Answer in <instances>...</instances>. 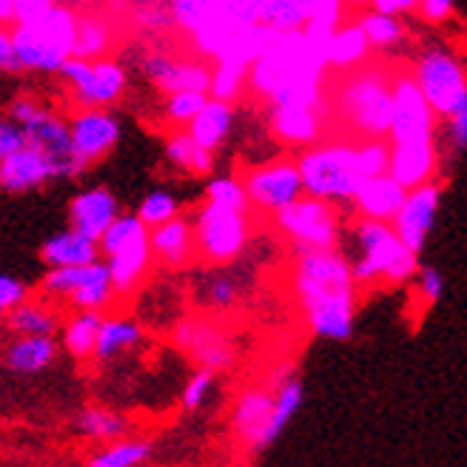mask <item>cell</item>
Instances as JSON below:
<instances>
[{
  "instance_id": "52",
  "label": "cell",
  "mask_w": 467,
  "mask_h": 467,
  "mask_svg": "<svg viewBox=\"0 0 467 467\" xmlns=\"http://www.w3.org/2000/svg\"><path fill=\"white\" fill-rule=\"evenodd\" d=\"M416 15L431 26H445L456 17V0H419Z\"/></svg>"
},
{
  "instance_id": "37",
  "label": "cell",
  "mask_w": 467,
  "mask_h": 467,
  "mask_svg": "<svg viewBox=\"0 0 467 467\" xmlns=\"http://www.w3.org/2000/svg\"><path fill=\"white\" fill-rule=\"evenodd\" d=\"M162 151L169 166L185 177H208L214 171V151L202 149L185 129H169Z\"/></svg>"
},
{
  "instance_id": "22",
  "label": "cell",
  "mask_w": 467,
  "mask_h": 467,
  "mask_svg": "<svg viewBox=\"0 0 467 467\" xmlns=\"http://www.w3.org/2000/svg\"><path fill=\"white\" fill-rule=\"evenodd\" d=\"M265 126L268 134L285 149H308L319 140L328 137V129L334 126L331 120V106H276L265 109Z\"/></svg>"
},
{
  "instance_id": "17",
  "label": "cell",
  "mask_w": 467,
  "mask_h": 467,
  "mask_svg": "<svg viewBox=\"0 0 467 467\" xmlns=\"http://www.w3.org/2000/svg\"><path fill=\"white\" fill-rule=\"evenodd\" d=\"M240 177L245 185V197H248L251 212L260 217H268V220L306 194L296 157H288V154L254 162V166H248Z\"/></svg>"
},
{
  "instance_id": "38",
  "label": "cell",
  "mask_w": 467,
  "mask_h": 467,
  "mask_svg": "<svg viewBox=\"0 0 467 467\" xmlns=\"http://www.w3.org/2000/svg\"><path fill=\"white\" fill-rule=\"evenodd\" d=\"M359 26L370 43V49L377 57H388L405 49V43L410 37V29L405 17H396V15H385L377 9H362V15L357 17Z\"/></svg>"
},
{
  "instance_id": "6",
  "label": "cell",
  "mask_w": 467,
  "mask_h": 467,
  "mask_svg": "<svg viewBox=\"0 0 467 467\" xmlns=\"http://www.w3.org/2000/svg\"><path fill=\"white\" fill-rule=\"evenodd\" d=\"M80 9L55 4L37 15L20 17L9 29L17 72L32 75H60L66 60L75 57Z\"/></svg>"
},
{
  "instance_id": "2",
  "label": "cell",
  "mask_w": 467,
  "mask_h": 467,
  "mask_svg": "<svg viewBox=\"0 0 467 467\" xmlns=\"http://www.w3.org/2000/svg\"><path fill=\"white\" fill-rule=\"evenodd\" d=\"M331 68L325 60V43L306 32H274L263 55L248 68V95L276 106H331Z\"/></svg>"
},
{
  "instance_id": "39",
  "label": "cell",
  "mask_w": 467,
  "mask_h": 467,
  "mask_svg": "<svg viewBox=\"0 0 467 467\" xmlns=\"http://www.w3.org/2000/svg\"><path fill=\"white\" fill-rule=\"evenodd\" d=\"M117 40L114 20L100 9H83L78 17L75 57H109Z\"/></svg>"
},
{
  "instance_id": "41",
  "label": "cell",
  "mask_w": 467,
  "mask_h": 467,
  "mask_svg": "<svg viewBox=\"0 0 467 467\" xmlns=\"http://www.w3.org/2000/svg\"><path fill=\"white\" fill-rule=\"evenodd\" d=\"M151 451H154V445L149 439L123 436V439H114L100 451L91 453L86 459V467H140L149 462Z\"/></svg>"
},
{
  "instance_id": "32",
  "label": "cell",
  "mask_w": 467,
  "mask_h": 467,
  "mask_svg": "<svg viewBox=\"0 0 467 467\" xmlns=\"http://www.w3.org/2000/svg\"><path fill=\"white\" fill-rule=\"evenodd\" d=\"M325 60H328L331 75L354 72V68L373 60V49L359 26V20L348 17L345 23H339L334 35L328 37V46H325Z\"/></svg>"
},
{
  "instance_id": "13",
  "label": "cell",
  "mask_w": 467,
  "mask_h": 467,
  "mask_svg": "<svg viewBox=\"0 0 467 467\" xmlns=\"http://www.w3.org/2000/svg\"><path fill=\"white\" fill-rule=\"evenodd\" d=\"M274 231L283 237L294 254L302 251H328L342 243V214L339 205L319 197L302 194L296 202L271 217Z\"/></svg>"
},
{
  "instance_id": "58",
  "label": "cell",
  "mask_w": 467,
  "mask_h": 467,
  "mask_svg": "<svg viewBox=\"0 0 467 467\" xmlns=\"http://www.w3.org/2000/svg\"><path fill=\"white\" fill-rule=\"evenodd\" d=\"M348 4H350V9H368L370 0H348Z\"/></svg>"
},
{
  "instance_id": "29",
  "label": "cell",
  "mask_w": 467,
  "mask_h": 467,
  "mask_svg": "<svg viewBox=\"0 0 467 467\" xmlns=\"http://www.w3.org/2000/svg\"><path fill=\"white\" fill-rule=\"evenodd\" d=\"M146 325L137 317L129 314H109L103 317L100 334H98V348H95V362L98 365H111L123 359L131 350H137L146 342Z\"/></svg>"
},
{
  "instance_id": "55",
  "label": "cell",
  "mask_w": 467,
  "mask_h": 467,
  "mask_svg": "<svg viewBox=\"0 0 467 467\" xmlns=\"http://www.w3.org/2000/svg\"><path fill=\"white\" fill-rule=\"evenodd\" d=\"M17 20V0H0V29H12Z\"/></svg>"
},
{
  "instance_id": "12",
  "label": "cell",
  "mask_w": 467,
  "mask_h": 467,
  "mask_svg": "<svg viewBox=\"0 0 467 467\" xmlns=\"http://www.w3.org/2000/svg\"><path fill=\"white\" fill-rule=\"evenodd\" d=\"M194 243H197V260L202 265L223 268L243 260L254 240V217L251 212L240 208H225L217 202L202 200L194 214Z\"/></svg>"
},
{
  "instance_id": "44",
  "label": "cell",
  "mask_w": 467,
  "mask_h": 467,
  "mask_svg": "<svg viewBox=\"0 0 467 467\" xmlns=\"http://www.w3.org/2000/svg\"><path fill=\"white\" fill-rule=\"evenodd\" d=\"M182 202L177 200V194L174 192H169V189H154V192H149L143 200H140V205H137V217L143 220L149 228H157V225H162V223H169V220H174V217H180L182 212Z\"/></svg>"
},
{
  "instance_id": "34",
  "label": "cell",
  "mask_w": 467,
  "mask_h": 467,
  "mask_svg": "<svg viewBox=\"0 0 467 467\" xmlns=\"http://www.w3.org/2000/svg\"><path fill=\"white\" fill-rule=\"evenodd\" d=\"M234 126H237V103L208 98L205 106L200 109V114L189 123V129H185V131H189L202 149L217 154L228 143Z\"/></svg>"
},
{
  "instance_id": "31",
  "label": "cell",
  "mask_w": 467,
  "mask_h": 467,
  "mask_svg": "<svg viewBox=\"0 0 467 467\" xmlns=\"http://www.w3.org/2000/svg\"><path fill=\"white\" fill-rule=\"evenodd\" d=\"M40 260L46 268H72V265H88L100 260V243L95 237H86L78 228H63L52 234L40 245Z\"/></svg>"
},
{
  "instance_id": "9",
  "label": "cell",
  "mask_w": 467,
  "mask_h": 467,
  "mask_svg": "<svg viewBox=\"0 0 467 467\" xmlns=\"http://www.w3.org/2000/svg\"><path fill=\"white\" fill-rule=\"evenodd\" d=\"M296 166L306 194L334 205H350L365 180L357 166V137H325L296 154Z\"/></svg>"
},
{
  "instance_id": "8",
  "label": "cell",
  "mask_w": 467,
  "mask_h": 467,
  "mask_svg": "<svg viewBox=\"0 0 467 467\" xmlns=\"http://www.w3.org/2000/svg\"><path fill=\"white\" fill-rule=\"evenodd\" d=\"M6 114L20 126L26 146H32L46 162H49L55 180H75L86 171V166L72 146L68 120L55 106H49L37 95H17L6 106Z\"/></svg>"
},
{
  "instance_id": "40",
  "label": "cell",
  "mask_w": 467,
  "mask_h": 467,
  "mask_svg": "<svg viewBox=\"0 0 467 467\" xmlns=\"http://www.w3.org/2000/svg\"><path fill=\"white\" fill-rule=\"evenodd\" d=\"M75 431L88 441L109 445L114 439L129 436V419L106 405H86L75 416Z\"/></svg>"
},
{
  "instance_id": "26",
  "label": "cell",
  "mask_w": 467,
  "mask_h": 467,
  "mask_svg": "<svg viewBox=\"0 0 467 467\" xmlns=\"http://www.w3.org/2000/svg\"><path fill=\"white\" fill-rule=\"evenodd\" d=\"M192 296L202 314L225 317L234 308H240V302L245 296V285H243V279L231 271V265H223V268L205 265V271L194 279Z\"/></svg>"
},
{
  "instance_id": "10",
  "label": "cell",
  "mask_w": 467,
  "mask_h": 467,
  "mask_svg": "<svg viewBox=\"0 0 467 467\" xmlns=\"http://www.w3.org/2000/svg\"><path fill=\"white\" fill-rule=\"evenodd\" d=\"M149 225L137 214H120L106 231L100 243V260L109 268L117 299H134L154 271V254L149 243Z\"/></svg>"
},
{
  "instance_id": "46",
  "label": "cell",
  "mask_w": 467,
  "mask_h": 467,
  "mask_svg": "<svg viewBox=\"0 0 467 467\" xmlns=\"http://www.w3.org/2000/svg\"><path fill=\"white\" fill-rule=\"evenodd\" d=\"M205 100H208L205 91H174V95H166V103H162L166 126L169 129H189V123L200 114Z\"/></svg>"
},
{
  "instance_id": "19",
  "label": "cell",
  "mask_w": 467,
  "mask_h": 467,
  "mask_svg": "<svg viewBox=\"0 0 467 467\" xmlns=\"http://www.w3.org/2000/svg\"><path fill=\"white\" fill-rule=\"evenodd\" d=\"M350 17L348 0H268L263 26L271 32H306L328 46L339 23Z\"/></svg>"
},
{
  "instance_id": "18",
  "label": "cell",
  "mask_w": 467,
  "mask_h": 467,
  "mask_svg": "<svg viewBox=\"0 0 467 467\" xmlns=\"http://www.w3.org/2000/svg\"><path fill=\"white\" fill-rule=\"evenodd\" d=\"M140 75L160 95H174V91H205L212 86V63L192 55H177L166 46H160V37H151L137 57Z\"/></svg>"
},
{
  "instance_id": "36",
  "label": "cell",
  "mask_w": 467,
  "mask_h": 467,
  "mask_svg": "<svg viewBox=\"0 0 467 467\" xmlns=\"http://www.w3.org/2000/svg\"><path fill=\"white\" fill-rule=\"evenodd\" d=\"M106 314L98 311H75L63 317V325L57 331V342L66 357L78 362H95V348H98V334Z\"/></svg>"
},
{
  "instance_id": "59",
  "label": "cell",
  "mask_w": 467,
  "mask_h": 467,
  "mask_svg": "<svg viewBox=\"0 0 467 467\" xmlns=\"http://www.w3.org/2000/svg\"><path fill=\"white\" fill-rule=\"evenodd\" d=\"M0 32H4V29H0Z\"/></svg>"
},
{
  "instance_id": "3",
  "label": "cell",
  "mask_w": 467,
  "mask_h": 467,
  "mask_svg": "<svg viewBox=\"0 0 467 467\" xmlns=\"http://www.w3.org/2000/svg\"><path fill=\"white\" fill-rule=\"evenodd\" d=\"M302 402L306 385L296 365L291 359L276 362L260 385H248L234 396L228 425L237 445L254 456L265 453L294 422Z\"/></svg>"
},
{
  "instance_id": "11",
  "label": "cell",
  "mask_w": 467,
  "mask_h": 467,
  "mask_svg": "<svg viewBox=\"0 0 467 467\" xmlns=\"http://www.w3.org/2000/svg\"><path fill=\"white\" fill-rule=\"evenodd\" d=\"M408 72L422 88L425 100L431 103L439 120L467 106V60L451 43L422 46L413 55Z\"/></svg>"
},
{
  "instance_id": "33",
  "label": "cell",
  "mask_w": 467,
  "mask_h": 467,
  "mask_svg": "<svg viewBox=\"0 0 467 467\" xmlns=\"http://www.w3.org/2000/svg\"><path fill=\"white\" fill-rule=\"evenodd\" d=\"M12 337H57L63 314L60 306L46 296H26L4 319Z\"/></svg>"
},
{
  "instance_id": "47",
  "label": "cell",
  "mask_w": 467,
  "mask_h": 467,
  "mask_svg": "<svg viewBox=\"0 0 467 467\" xmlns=\"http://www.w3.org/2000/svg\"><path fill=\"white\" fill-rule=\"evenodd\" d=\"M131 23L151 37L169 32V0H129Z\"/></svg>"
},
{
  "instance_id": "7",
  "label": "cell",
  "mask_w": 467,
  "mask_h": 467,
  "mask_svg": "<svg viewBox=\"0 0 467 467\" xmlns=\"http://www.w3.org/2000/svg\"><path fill=\"white\" fill-rule=\"evenodd\" d=\"M350 245L348 254L350 271L359 288H402L410 285L419 271V254L410 251L390 223L377 220H357L350 225Z\"/></svg>"
},
{
  "instance_id": "56",
  "label": "cell",
  "mask_w": 467,
  "mask_h": 467,
  "mask_svg": "<svg viewBox=\"0 0 467 467\" xmlns=\"http://www.w3.org/2000/svg\"><path fill=\"white\" fill-rule=\"evenodd\" d=\"M55 4H60V0H17V15L20 17H29V15H37L43 9L55 6Z\"/></svg>"
},
{
  "instance_id": "49",
  "label": "cell",
  "mask_w": 467,
  "mask_h": 467,
  "mask_svg": "<svg viewBox=\"0 0 467 467\" xmlns=\"http://www.w3.org/2000/svg\"><path fill=\"white\" fill-rule=\"evenodd\" d=\"M439 143L448 157H459L467 151V106L445 117L439 126Z\"/></svg>"
},
{
  "instance_id": "16",
  "label": "cell",
  "mask_w": 467,
  "mask_h": 467,
  "mask_svg": "<svg viewBox=\"0 0 467 467\" xmlns=\"http://www.w3.org/2000/svg\"><path fill=\"white\" fill-rule=\"evenodd\" d=\"M37 288H40V296L57 302V306H68L75 311L106 314L114 302H120L103 260L88 263V265H72V268H46Z\"/></svg>"
},
{
  "instance_id": "5",
  "label": "cell",
  "mask_w": 467,
  "mask_h": 467,
  "mask_svg": "<svg viewBox=\"0 0 467 467\" xmlns=\"http://www.w3.org/2000/svg\"><path fill=\"white\" fill-rule=\"evenodd\" d=\"M268 0H169V32L202 60H217L240 32L260 26Z\"/></svg>"
},
{
  "instance_id": "27",
  "label": "cell",
  "mask_w": 467,
  "mask_h": 467,
  "mask_svg": "<svg viewBox=\"0 0 467 467\" xmlns=\"http://www.w3.org/2000/svg\"><path fill=\"white\" fill-rule=\"evenodd\" d=\"M123 214L120 200L111 189L106 185H95V189H86L80 194L72 197L68 202V225L83 231L86 237H95L100 240L103 231Z\"/></svg>"
},
{
  "instance_id": "50",
  "label": "cell",
  "mask_w": 467,
  "mask_h": 467,
  "mask_svg": "<svg viewBox=\"0 0 467 467\" xmlns=\"http://www.w3.org/2000/svg\"><path fill=\"white\" fill-rule=\"evenodd\" d=\"M413 294L422 308H433L441 299V294H445V276H441V271L433 265H419V271L413 276Z\"/></svg>"
},
{
  "instance_id": "48",
  "label": "cell",
  "mask_w": 467,
  "mask_h": 467,
  "mask_svg": "<svg viewBox=\"0 0 467 467\" xmlns=\"http://www.w3.org/2000/svg\"><path fill=\"white\" fill-rule=\"evenodd\" d=\"M388 160H390V143L388 137H365L357 140V166L362 177H377L388 171Z\"/></svg>"
},
{
  "instance_id": "53",
  "label": "cell",
  "mask_w": 467,
  "mask_h": 467,
  "mask_svg": "<svg viewBox=\"0 0 467 467\" xmlns=\"http://www.w3.org/2000/svg\"><path fill=\"white\" fill-rule=\"evenodd\" d=\"M23 146H26V140H23L20 126L12 120L9 114L0 111V160L9 157L12 151H17V149H23Z\"/></svg>"
},
{
  "instance_id": "21",
  "label": "cell",
  "mask_w": 467,
  "mask_h": 467,
  "mask_svg": "<svg viewBox=\"0 0 467 467\" xmlns=\"http://www.w3.org/2000/svg\"><path fill=\"white\" fill-rule=\"evenodd\" d=\"M66 120L72 146L86 169L103 162L123 137V123L111 109H72Z\"/></svg>"
},
{
  "instance_id": "43",
  "label": "cell",
  "mask_w": 467,
  "mask_h": 467,
  "mask_svg": "<svg viewBox=\"0 0 467 467\" xmlns=\"http://www.w3.org/2000/svg\"><path fill=\"white\" fill-rule=\"evenodd\" d=\"M202 200L225 205V208H240V212H251L248 197H245V185H243L240 174H214V177H208L205 189H202Z\"/></svg>"
},
{
  "instance_id": "45",
  "label": "cell",
  "mask_w": 467,
  "mask_h": 467,
  "mask_svg": "<svg viewBox=\"0 0 467 467\" xmlns=\"http://www.w3.org/2000/svg\"><path fill=\"white\" fill-rule=\"evenodd\" d=\"M217 377L220 373L214 370H205V368H197L189 379H185L182 390H180V408L185 413H197L202 410L208 402L214 400V393H217Z\"/></svg>"
},
{
  "instance_id": "14",
  "label": "cell",
  "mask_w": 467,
  "mask_h": 467,
  "mask_svg": "<svg viewBox=\"0 0 467 467\" xmlns=\"http://www.w3.org/2000/svg\"><path fill=\"white\" fill-rule=\"evenodd\" d=\"M57 78L75 109H111L129 91V68L117 57H72Z\"/></svg>"
},
{
  "instance_id": "1",
  "label": "cell",
  "mask_w": 467,
  "mask_h": 467,
  "mask_svg": "<svg viewBox=\"0 0 467 467\" xmlns=\"http://www.w3.org/2000/svg\"><path fill=\"white\" fill-rule=\"evenodd\" d=\"M359 291L345 251L294 254L291 294L311 337L325 342H345L354 337Z\"/></svg>"
},
{
  "instance_id": "30",
  "label": "cell",
  "mask_w": 467,
  "mask_h": 467,
  "mask_svg": "<svg viewBox=\"0 0 467 467\" xmlns=\"http://www.w3.org/2000/svg\"><path fill=\"white\" fill-rule=\"evenodd\" d=\"M55 180L49 162H46L32 146H23L0 160V189L6 194H29L43 189L46 182Z\"/></svg>"
},
{
  "instance_id": "4",
  "label": "cell",
  "mask_w": 467,
  "mask_h": 467,
  "mask_svg": "<svg viewBox=\"0 0 467 467\" xmlns=\"http://www.w3.org/2000/svg\"><path fill=\"white\" fill-rule=\"evenodd\" d=\"M393 75L385 60H368L354 72L337 75L328 88L331 120L350 137H388L393 117Z\"/></svg>"
},
{
  "instance_id": "35",
  "label": "cell",
  "mask_w": 467,
  "mask_h": 467,
  "mask_svg": "<svg viewBox=\"0 0 467 467\" xmlns=\"http://www.w3.org/2000/svg\"><path fill=\"white\" fill-rule=\"evenodd\" d=\"M60 357L57 337H12L4 348V365L20 377L52 368Z\"/></svg>"
},
{
  "instance_id": "23",
  "label": "cell",
  "mask_w": 467,
  "mask_h": 467,
  "mask_svg": "<svg viewBox=\"0 0 467 467\" xmlns=\"http://www.w3.org/2000/svg\"><path fill=\"white\" fill-rule=\"evenodd\" d=\"M439 208H441V180L410 189L402 200V208L390 220V225L410 251L422 254L431 240V234H433Z\"/></svg>"
},
{
  "instance_id": "51",
  "label": "cell",
  "mask_w": 467,
  "mask_h": 467,
  "mask_svg": "<svg viewBox=\"0 0 467 467\" xmlns=\"http://www.w3.org/2000/svg\"><path fill=\"white\" fill-rule=\"evenodd\" d=\"M26 296H32V291L23 279L0 271V322H4Z\"/></svg>"
},
{
  "instance_id": "25",
  "label": "cell",
  "mask_w": 467,
  "mask_h": 467,
  "mask_svg": "<svg viewBox=\"0 0 467 467\" xmlns=\"http://www.w3.org/2000/svg\"><path fill=\"white\" fill-rule=\"evenodd\" d=\"M149 243L154 254V265L166 268L171 274L189 271L197 263V243L192 217H174L149 231Z\"/></svg>"
},
{
  "instance_id": "28",
  "label": "cell",
  "mask_w": 467,
  "mask_h": 467,
  "mask_svg": "<svg viewBox=\"0 0 467 467\" xmlns=\"http://www.w3.org/2000/svg\"><path fill=\"white\" fill-rule=\"evenodd\" d=\"M408 189L396 182L388 171L362 180L354 200H350V212L357 220H377V223H390L396 212L402 208Z\"/></svg>"
},
{
  "instance_id": "20",
  "label": "cell",
  "mask_w": 467,
  "mask_h": 467,
  "mask_svg": "<svg viewBox=\"0 0 467 467\" xmlns=\"http://www.w3.org/2000/svg\"><path fill=\"white\" fill-rule=\"evenodd\" d=\"M441 120L422 88L416 86L408 68H396L393 75V117L388 129V143H410V140H439Z\"/></svg>"
},
{
  "instance_id": "57",
  "label": "cell",
  "mask_w": 467,
  "mask_h": 467,
  "mask_svg": "<svg viewBox=\"0 0 467 467\" xmlns=\"http://www.w3.org/2000/svg\"><path fill=\"white\" fill-rule=\"evenodd\" d=\"M83 4H86V9H100V6L111 4V0H83Z\"/></svg>"
},
{
  "instance_id": "24",
  "label": "cell",
  "mask_w": 467,
  "mask_h": 467,
  "mask_svg": "<svg viewBox=\"0 0 467 467\" xmlns=\"http://www.w3.org/2000/svg\"><path fill=\"white\" fill-rule=\"evenodd\" d=\"M445 169V149L439 140H410V143H390L388 174L405 185V189H419L441 180Z\"/></svg>"
},
{
  "instance_id": "15",
  "label": "cell",
  "mask_w": 467,
  "mask_h": 467,
  "mask_svg": "<svg viewBox=\"0 0 467 467\" xmlns=\"http://www.w3.org/2000/svg\"><path fill=\"white\" fill-rule=\"evenodd\" d=\"M171 345L189 359L194 368H205L214 373H225L237 365L240 348L231 328L214 314H185L171 325Z\"/></svg>"
},
{
  "instance_id": "42",
  "label": "cell",
  "mask_w": 467,
  "mask_h": 467,
  "mask_svg": "<svg viewBox=\"0 0 467 467\" xmlns=\"http://www.w3.org/2000/svg\"><path fill=\"white\" fill-rule=\"evenodd\" d=\"M243 95H248V66L231 63V60H214L212 63V86H208V98L237 103Z\"/></svg>"
},
{
  "instance_id": "54",
  "label": "cell",
  "mask_w": 467,
  "mask_h": 467,
  "mask_svg": "<svg viewBox=\"0 0 467 467\" xmlns=\"http://www.w3.org/2000/svg\"><path fill=\"white\" fill-rule=\"evenodd\" d=\"M419 0H370L368 9H377L385 15H396V17H410L416 15Z\"/></svg>"
}]
</instances>
